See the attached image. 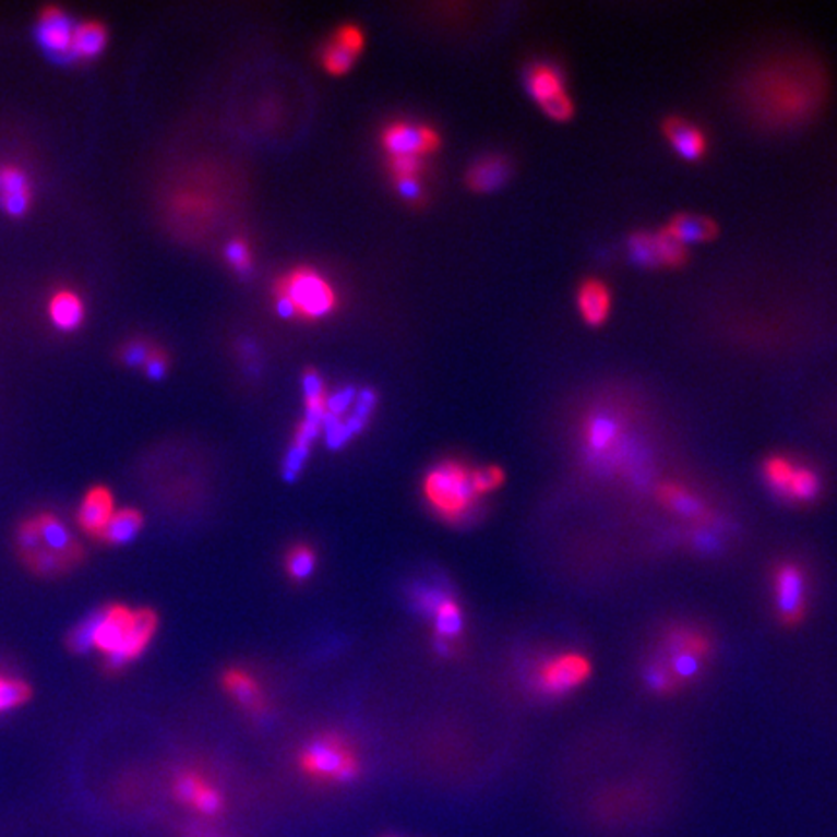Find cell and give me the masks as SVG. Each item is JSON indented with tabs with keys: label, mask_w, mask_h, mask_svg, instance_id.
Returning a JSON list of instances; mask_svg holds the SVG:
<instances>
[{
	"label": "cell",
	"mask_w": 837,
	"mask_h": 837,
	"mask_svg": "<svg viewBox=\"0 0 837 837\" xmlns=\"http://www.w3.org/2000/svg\"><path fill=\"white\" fill-rule=\"evenodd\" d=\"M824 95L826 80L821 67L799 59L760 64L743 87L746 111L769 129H793L811 121Z\"/></svg>",
	"instance_id": "cell-1"
},
{
	"label": "cell",
	"mask_w": 837,
	"mask_h": 837,
	"mask_svg": "<svg viewBox=\"0 0 837 837\" xmlns=\"http://www.w3.org/2000/svg\"><path fill=\"white\" fill-rule=\"evenodd\" d=\"M84 622L92 648L104 654L111 669H121L139 659L157 631V617L152 609H130L127 605H109Z\"/></svg>",
	"instance_id": "cell-2"
},
{
	"label": "cell",
	"mask_w": 837,
	"mask_h": 837,
	"mask_svg": "<svg viewBox=\"0 0 837 837\" xmlns=\"http://www.w3.org/2000/svg\"><path fill=\"white\" fill-rule=\"evenodd\" d=\"M423 492L431 509L452 524L466 522L477 509L479 499L471 471L458 462H442L432 467L425 477Z\"/></svg>",
	"instance_id": "cell-3"
},
{
	"label": "cell",
	"mask_w": 837,
	"mask_h": 837,
	"mask_svg": "<svg viewBox=\"0 0 837 837\" xmlns=\"http://www.w3.org/2000/svg\"><path fill=\"white\" fill-rule=\"evenodd\" d=\"M299 766L307 776L326 784H349L361 766L354 751L337 734H322L302 749Z\"/></svg>",
	"instance_id": "cell-4"
},
{
	"label": "cell",
	"mask_w": 837,
	"mask_h": 837,
	"mask_svg": "<svg viewBox=\"0 0 837 837\" xmlns=\"http://www.w3.org/2000/svg\"><path fill=\"white\" fill-rule=\"evenodd\" d=\"M526 89L551 121L566 122L574 117L576 105L570 97L562 70L553 62L531 64L526 72Z\"/></svg>",
	"instance_id": "cell-5"
},
{
	"label": "cell",
	"mask_w": 837,
	"mask_h": 837,
	"mask_svg": "<svg viewBox=\"0 0 837 837\" xmlns=\"http://www.w3.org/2000/svg\"><path fill=\"white\" fill-rule=\"evenodd\" d=\"M591 674V663L582 654H561L549 657L534 674L537 691L547 696H562L582 686Z\"/></svg>",
	"instance_id": "cell-6"
},
{
	"label": "cell",
	"mask_w": 837,
	"mask_h": 837,
	"mask_svg": "<svg viewBox=\"0 0 837 837\" xmlns=\"http://www.w3.org/2000/svg\"><path fill=\"white\" fill-rule=\"evenodd\" d=\"M667 648L669 656L663 665L665 669L671 674L674 684L679 681H692L696 679L704 665V659L709 656L712 644L709 639L691 631V629H677L669 634L667 638Z\"/></svg>",
	"instance_id": "cell-7"
},
{
	"label": "cell",
	"mask_w": 837,
	"mask_h": 837,
	"mask_svg": "<svg viewBox=\"0 0 837 837\" xmlns=\"http://www.w3.org/2000/svg\"><path fill=\"white\" fill-rule=\"evenodd\" d=\"M282 295L294 302L297 314L307 319L326 316L336 304V297L328 282L309 270H301L287 277V282L282 285Z\"/></svg>",
	"instance_id": "cell-8"
},
{
	"label": "cell",
	"mask_w": 837,
	"mask_h": 837,
	"mask_svg": "<svg viewBox=\"0 0 837 837\" xmlns=\"http://www.w3.org/2000/svg\"><path fill=\"white\" fill-rule=\"evenodd\" d=\"M74 27L72 17L59 9V7H47L41 10L37 27H35V37L45 51L51 55L57 61H70L72 59V39H74Z\"/></svg>",
	"instance_id": "cell-9"
},
{
	"label": "cell",
	"mask_w": 837,
	"mask_h": 837,
	"mask_svg": "<svg viewBox=\"0 0 837 837\" xmlns=\"http://www.w3.org/2000/svg\"><path fill=\"white\" fill-rule=\"evenodd\" d=\"M777 611L786 622H799L803 619L806 605V578L797 564H781L774 574Z\"/></svg>",
	"instance_id": "cell-10"
},
{
	"label": "cell",
	"mask_w": 837,
	"mask_h": 837,
	"mask_svg": "<svg viewBox=\"0 0 837 837\" xmlns=\"http://www.w3.org/2000/svg\"><path fill=\"white\" fill-rule=\"evenodd\" d=\"M174 794L179 803L189 804L190 809L204 816H217L224 811L222 793L194 772H182L175 777Z\"/></svg>",
	"instance_id": "cell-11"
},
{
	"label": "cell",
	"mask_w": 837,
	"mask_h": 837,
	"mask_svg": "<svg viewBox=\"0 0 837 837\" xmlns=\"http://www.w3.org/2000/svg\"><path fill=\"white\" fill-rule=\"evenodd\" d=\"M576 309L579 319L589 328H599L613 312V291L599 277H587L578 285Z\"/></svg>",
	"instance_id": "cell-12"
},
{
	"label": "cell",
	"mask_w": 837,
	"mask_h": 837,
	"mask_svg": "<svg viewBox=\"0 0 837 837\" xmlns=\"http://www.w3.org/2000/svg\"><path fill=\"white\" fill-rule=\"evenodd\" d=\"M34 200L29 175L14 164L0 165V207L12 217L26 216Z\"/></svg>",
	"instance_id": "cell-13"
},
{
	"label": "cell",
	"mask_w": 837,
	"mask_h": 837,
	"mask_svg": "<svg viewBox=\"0 0 837 837\" xmlns=\"http://www.w3.org/2000/svg\"><path fill=\"white\" fill-rule=\"evenodd\" d=\"M665 140L673 147L674 154L684 162H700L708 154V136L698 124L682 117H669L663 122Z\"/></svg>",
	"instance_id": "cell-14"
},
{
	"label": "cell",
	"mask_w": 837,
	"mask_h": 837,
	"mask_svg": "<svg viewBox=\"0 0 837 837\" xmlns=\"http://www.w3.org/2000/svg\"><path fill=\"white\" fill-rule=\"evenodd\" d=\"M621 434V421L607 411L589 415L584 423V442L594 459L607 458L619 446Z\"/></svg>",
	"instance_id": "cell-15"
},
{
	"label": "cell",
	"mask_w": 837,
	"mask_h": 837,
	"mask_svg": "<svg viewBox=\"0 0 837 837\" xmlns=\"http://www.w3.org/2000/svg\"><path fill=\"white\" fill-rule=\"evenodd\" d=\"M115 499L107 487H92L79 506V526L89 537H101L115 514Z\"/></svg>",
	"instance_id": "cell-16"
},
{
	"label": "cell",
	"mask_w": 837,
	"mask_h": 837,
	"mask_svg": "<svg viewBox=\"0 0 837 837\" xmlns=\"http://www.w3.org/2000/svg\"><path fill=\"white\" fill-rule=\"evenodd\" d=\"M35 527L39 534V547H44L51 553L64 554L72 561H82V547L79 541L72 537L69 527L62 524L51 512H41L34 516Z\"/></svg>",
	"instance_id": "cell-17"
},
{
	"label": "cell",
	"mask_w": 837,
	"mask_h": 837,
	"mask_svg": "<svg viewBox=\"0 0 837 837\" xmlns=\"http://www.w3.org/2000/svg\"><path fill=\"white\" fill-rule=\"evenodd\" d=\"M384 146L394 157H417L437 146V136L431 130L396 124L386 130Z\"/></svg>",
	"instance_id": "cell-18"
},
{
	"label": "cell",
	"mask_w": 837,
	"mask_h": 837,
	"mask_svg": "<svg viewBox=\"0 0 837 837\" xmlns=\"http://www.w3.org/2000/svg\"><path fill=\"white\" fill-rule=\"evenodd\" d=\"M47 314L55 328L61 332H74L86 319V304L76 291L59 289L47 302Z\"/></svg>",
	"instance_id": "cell-19"
},
{
	"label": "cell",
	"mask_w": 837,
	"mask_h": 837,
	"mask_svg": "<svg viewBox=\"0 0 837 837\" xmlns=\"http://www.w3.org/2000/svg\"><path fill=\"white\" fill-rule=\"evenodd\" d=\"M663 229L673 237L674 241L681 242L684 247L696 244V242L712 241L717 235L716 222L706 216H696V214L674 216L669 224L665 225Z\"/></svg>",
	"instance_id": "cell-20"
},
{
	"label": "cell",
	"mask_w": 837,
	"mask_h": 837,
	"mask_svg": "<svg viewBox=\"0 0 837 837\" xmlns=\"http://www.w3.org/2000/svg\"><path fill=\"white\" fill-rule=\"evenodd\" d=\"M509 177V162L499 156H489L479 159L469 169L467 181L471 184V189L477 190V192H494V190H499L506 184Z\"/></svg>",
	"instance_id": "cell-21"
},
{
	"label": "cell",
	"mask_w": 837,
	"mask_h": 837,
	"mask_svg": "<svg viewBox=\"0 0 837 837\" xmlns=\"http://www.w3.org/2000/svg\"><path fill=\"white\" fill-rule=\"evenodd\" d=\"M657 499L663 502L665 506L681 514L684 518L704 519L708 516L706 504L700 501L694 492L684 489L681 485L663 483L657 487Z\"/></svg>",
	"instance_id": "cell-22"
},
{
	"label": "cell",
	"mask_w": 837,
	"mask_h": 837,
	"mask_svg": "<svg viewBox=\"0 0 837 837\" xmlns=\"http://www.w3.org/2000/svg\"><path fill=\"white\" fill-rule=\"evenodd\" d=\"M107 47V29L99 22L87 20L80 22L74 27V39H72V59L79 61H89L99 57Z\"/></svg>",
	"instance_id": "cell-23"
},
{
	"label": "cell",
	"mask_w": 837,
	"mask_h": 837,
	"mask_svg": "<svg viewBox=\"0 0 837 837\" xmlns=\"http://www.w3.org/2000/svg\"><path fill=\"white\" fill-rule=\"evenodd\" d=\"M452 599L449 587L439 582H415L409 587V605L423 619H434L442 605Z\"/></svg>",
	"instance_id": "cell-24"
},
{
	"label": "cell",
	"mask_w": 837,
	"mask_h": 837,
	"mask_svg": "<svg viewBox=\"0 0 837 837\" xmlns=\"http://www.w3.org/2000/svg\"><path fill=\"white\" fill-rule=\"evenodd\" d=\"M142 526H144V518H142L139 510H117L99 539L105 543L127 545L136 539Z\"/></svg>",
	"instance_id": "cell-25"
},
{
	"label": "cell",
	"mask_w": 837,
	"mask_h": 837,
	"mask_svg": "<svg viewBox=\"0 0 837 837\" xmlns=\"http://www.w3.org/2000/svg\"><path fill=\"white\" fill-rule=\"evenodd\" d=\"M361 44H363V39L357 29L349 27V29L339 32L336 41L330 45L326 57H324L328 70L336 72V74L346 72L354 64L355 55L361 49Z\"/></svg>",
	"instance_id": "cell-26"
},
{
	"label": "cell",
	"mask_w": 837,
	"mask_h": 837,
	"mask_svg": "<svg viewBox=\"0 0 837 837\" xmlns=\"http://www.w3.org/2000/svg\"><path fill=\"white\" fill-rule=\"evenodd\" d=\"M224 684L227 692L244 708L252 709V712L262 709L259 684L251 674L239 671V669H231L225 673Z\"/></svg>",
	"instance_id": "cell-27"
},
{
	"label": "cell",
	"mask_w": 837,
	"mask_h": 837,
	"mask_svg": "<svg viewBox=\"0 0 837 837\" xmlns=\"http://www.w3.org/2000/svg\"><path fill=\"white\" fill-rule=\"evenodd\" d=\"M22 554V559L26 561L27 566L35 574H41V576H52V574H62V572H69L70 569H74L79 562L72 561L64 554L51 553L44 547H37L34 551H27Z\"/></svg>",
	"instance_id": "cell-28"
},
{
	"label": "cell",
	"mask_w": 837,
	"mask_h": 837,
	"mask_svg": "<svg viewBox=\"0 0 837 837\" xmlns=\"http://www.w3.org/2000/svg\"><path fill=\"white\" fill-rule=\"evenodd\" d=\"M794 467H797V464H794L793 459L786 458V456H772V458L764 462L762 475H764L766 483L772 487V491L779 494V497H787Z\"/></svg>",
	"instance_id": "cell-29"
},
{
	"label": "cell",
	"mask_w": 837,
	"mask_h": 837,
	"mask_svg": "<svg viewBox=\"0 0 837 837\" xmlns=\"http://www.w3.org/2000/svg\"><path fill=\"white\" fill-rule=\"evenodd\" d=\"M821 477L812 471L811 467H794L787 499L797 502H811L821 494Z\"/></svg>",
	"instance_id": "cell-30"
},
{
	"label": "cell",
	"mask_w": 837,
	"mask_h": 837,
	"mask_svg": "<svg viewBox=\"0 0 837 837\" xmlns=\"http://www.w3.org/2000/svg\"><path fill=\"white\" fill-rule=\"evenodd\" d=\"M629 256L636 266L642 268H659V254H657L656 234L638 231L629 239Z\"/></svg>",
	"instance_id": "cell-31"
},
{
	"label": "cell",
	"mask_w": 837,
	"mask_h": 837,
	"mask_svg": "<svg viewBox=\"0 0 837 837\" xmlns=\"http://www.w3.org/2000/svg\"><path fill=\"white\" fill-rule=\"evenodd\" d=\"M434 631L437 636L442 639L458 638L462 631H464V613L459 609V605L456 603V599L452 597L446 603L442 605L439 609V613L434 614Z\"/></svg>",
	"instance_id": "cell-32"
},
{
	"label": "cell",
	"mask_w": 837,
	"mask_h": 837,
	"mask_svg": "<svg viewBox=\"0 0 837 837\" xmlns=\"http://www.w3.org/2000/svg\"><path fill=\"white\" fill-rule=\"evenodd\" d=\"M32 698V689L26 681L0 673V714L24 706Z\"/></svg>",
	"instance_id": "cell-33"
},
{
	"label": "cell",
	"mask_w": 837,
	"mask_h": 837,
	"mask_svg": "<svg viewBox=\"0 0 837 837\" xmlns=\"http://www.w3.org/2000/svg\"><path fill=\"white\" fill-rule=\"evenodd\" d=\"M657 254H659V268H681L686 264L689 251L679 241H674L665 229L656 231Z\"/></svg>",
	"instance_id": "cell-34"
},
{
	"label": "cell",
	"mask_w": 837,
	"mask_h": 837,
	"mask_svg": "<svg viewBox=\"0 0 837 837\" xmlns=\"http://www.w3.org/2000/svg\"><path fill=\"white\" fill-rule=\"evenodd\" d=\"M285 569H287V574L295 582L311 578L312 574H314V569H316V554L307 545H297L287 554Z\"/></svg>",
	"instance_id": "cell-35"
},
{
	"label": "cell",
	"mask_w": 837,
	"mask_h": 837,
	"mask_svg": "<svg viewBox=\"0 0 837 837\" xmlns=\"http://www.w3.org/2000/svg\"><path fill=\"white\" fill-rule=\"evenodd\" d=\"M354 406V414L349 415V419H346V425L349 432L355 437V434L363 431L364 425L369 423L372 411L376 407V394L369 388L357 392Z\"/></svg>",
	"instance_id": "cell-36"
},
{
	"label": "cell",
	"mask_w": 837,
	"mask_h": 837,
	"mask_svg": "<svg viewBox=\"0 0 837 837\" xmlns=\"http://www.w3.org/2000/svg\"><path fill=\"white\" fill-rule=\"evenodd\" d=\"M322 431H324L330 450H342L347 442L354 439V434L347 429L346 421H342L339 417L330 414H326L324 421H322Z\"/></svg>",
	"instance_id": "cell-37"
},
{
	"label": "cell",
	"mask_w": 837,
	"mask_h": 837,
	"mask_svg": "<svg viewBox=\"0 0 837 837\" xmlns=\"http://www.w3.org/2000/svg\"><path fill=\"white\" fill-rule=\"evenodd\" d=\"M311 456V449H302L297 444H291L287 454H285L284 467H282V475H284L285 481L294 483L299 479L302 469L307 466V459Z\"/></svg>",
	"instance_id": "cell-38"
},
{
	"label": "cell",
	"mask_w": 837,
	"mask_h": 837,
	"mask_svg": "<svg viewBox=\"0 0 837 837\" xmlns=\"http://www.w3.org/2000/svg\"><path fill=\"white\" fill-rule=\"evenodd\" d=\"M471 481H474V489L479 497L489 494V492L497 491L504 481V474H502L499 467H483V469H475L471 471Z\"/></svg>",
	"instance_id": "cell-39"
},
{
	"label": "cell",
	"mask_w": 837,
	"mask_h": 837,
	"mask_svg": "<svg viewBox=\"0 0 837 837\" xmlns=\"http://www.w3.org/2000/svg\"><path fill=\"white\" fill-rule=\"evenodd\" d=\"M355 399H357V390L354 386L342 388L336 394L326 397V414L342 417L349 411V407L354 406Z\"/></svg>",
	"instance_id": "cell-40"
},
{
	"label": "cell",
	"mask_w": 837,
	"mask_h": 837,
	"mask_svg": "<svg viewBox=\"0 0 837 837\" xmlns=\"http://www.w3.org/2000/svg\"><path fill=\"white\" fill-rule=\"evenodd\" d=\"M225 256H227L229 264H231L241 276H247V274L251 272V254H249V249H247L242 242H229V244L225 247Z\"/></svg>",
	"instance_id": "cell-41"
},
{
	"label": "cell",
	"mask_w": 837,
	"mask_h": 837,
	"mask_svg": "<svg viewBox=\"0 0 837 837\" xmlns=\"http://www.w3.org/2000/svg\"><path fill=\"white\" fill-rule=\"evenodd\" d=\"M646 682L651 686V691L656 692H669L674 689L671 674L661 663L649 665L648 671H646Z\"/></svg>",
	"instance_id": "cell-42"
},
{
	"label": "cell",
	"mask_w": 837,
	"mask_h": 837,
	"mask_svg": "<svg viewBox=\"0 0 837 837\" xmlns=\"http://www.w3.org/2000/svg\"><path fill=\"white\" fill-rule=\"evenodd\" d=\"M302 394L304 402L324 397V380L320 379L319 372L309 371L302 376Z\"/></svg>",
	"instance_id": "cell-43"
},
{
	"label": "cell",
	"mask_w": 837,
	"mask_h": 837,
	"mask_svg": "<svg viewBox=\"0 0 837 837\" xmlns=\"http://www.w3.org/2000/svg\"><path fill=\"white\" fill-rule=\"evenodd\" d=\"M419 165V157H394L392 162L397 179H415Z\"/></svg>",
	"instance_id": "cell-44"
},
{
	"label": "cell",
	"mask_w": 837,
	"mask_h": 837,
	"mask_svg": "<svg viewBox=\"0 0 837 837\" xmlns=\"http://www.w3.org/2000/svg\"><path fill=\"white\" fill-rule=\"evenodd\" d=\"M147 357H150V349L142 344H130L122 354L124 363L130 364V367H140V364L146 363Z\"/></svg>",
	"instance_id": "cell-45"
},
{
	"label": "cell",
	"mask_w": 837,
	"mask_h": 837,
	"mask_svg": "<svg viewBox=\"0 0 837 837\" xmlns=\"http://www.w3.org/2000/svg\"><path fill=\"white\" fill-rule=\"evenodd\" d=\"M144 367H146L147 376L152 380H162L167 372V361H165L164 355L159 354H150Z\"/></svg>",
	"instance_id": "cell-46"
},
{
	"label": "cell",
	"mask_w": 837,
	"mask_h": 837,
	"mask_svg": "<svg viewBox=\"0 0 837 837\" xmlns=\"http://www.w3.org/2000/svg\"><path fill=\"white\" fill-rule=\"evenodd\" d=\"M397 190L406 200L421 199V187L415 179H397Z\"/></svg>",
	"instance_id": "cell-47"
},
{
	"label": "cell",
	"mask_w": 837,
	"mask_h": 837,
	"mask_svg": "<svg viewBox=\"0 0 837 837\" xmlns=\"http://www.w3.org/2000/svg\"><path fill=\"white\" fill-rule=\"evenodd\" d=\"M276 311L282 319H294L295 314H297L294 302L289 301L284 295L277 299Z\"/></svg>",
	"instance_id": "cell-48"
},
{
	"label": "cell",
	"mask_w": 837,
	"mask_h": 837,
	"mask_svg": "<svg viewBox=\"0 0 837 837\" xmlns=\"http://www.w3.org/2000/svg\"><path fill=\"white\" fill-rule=\"evenodd\" d=\"M434 649H437V651H439V656L442 657H450V654H452V646H450L449 639H434Z\"/></svg>",
	"instance_id": "cell-49"
}]
</instances>
